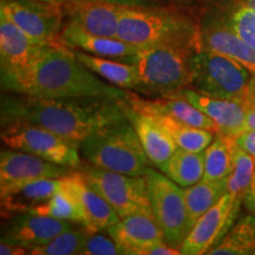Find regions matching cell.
<instances>
[{"label":"cell","mask_w":255,"mask_h":255,"mask_svg":"<svg viewBox=\"0 0 255 255\" xmlns=\"http://www.w3.org/2000/svg\"><path fill=\"white\" fill-rule=\"evenodd\" d=\"M124 102L115 98H39L11 94L1 97V126L13 122L37 124L81 144L102 127L123 117Z\"/></svg>","instance_id":"6da1fadb"},{"label":"cell","mask_w":255,"mask_h":255,"mask_svg":"<svg viewBox=\"0 0 255 255\" xmlns=\"http://www.w3.org/2000/svg\"><path fill=\"white\" fill-rule=\"evenodd\" d=\"M128 92L100 76L60 45L44 46L34 60L20 95L39 98L102 97L127 101Z\"/></svg>","instance_id":"7a4b0ae2"},{"label":"cell","mask_w":255,"mask_h":255,"mask_svg":"<svg viewBox=\"0 0 255 255\" xmlns=\"http://www.w3.org/2000/svg\"><path fill=\"white\" fill-rule=\"evenodd\" d=\"M119 38L139 49L171 47L189 55L201 49L197 15L174 6H124Z\"/></svg>","instance_id":"3957f363"},{"label":"cell","mask_w":255,"mask_h":255,"mask_svg":"<svg viewBox=\"0 0 255 255\" xmlns=\"http://www.w3.org/2000/svg\"><path fill=\"white\" fill-rule=\"evenodd\" d=\"M79 152L94 167L129 176H144L151 165L127 115L88 136L79 144Z\"/></svg>","instance_id":"277c9868"},{"label":"cell","mask_w":255,"mask_h":255,"mask_svg":"<svg viewBox=\"0 0 255 255\" xmlns=\"http://www.w3.org/2000/svg\"><path fill=\"white\" fill-rule=\"evenodd\" d=\"M190 89L210 97L244 102L252 73L227 56L201 47L189 56Z\"/></svg>","instance_id":"5b68a950"},{"label":"cell","mask_w":255,"mask_h":255,"mask_svg":"<svg viewBox=\"0 0 255 255\" xmlns=\"http://www.w3.org/2000/svg\"><path fill=\"white\" fill-rule=\"evenodd\" d=\"M189 53L171 47H143L132 64L138 72L136 91L159 98L190 89Z\"/></svg>","instance_id":"8992f818"},{"label":"cell","mask_w":255,"mask_h":255,"mask_svg":"<svg viewBox=\"0 0 255 255\" xmlns=\"http://www.w3.org/2000/svg\"><path fill=\"white\" fill-rule=\"evenodd\" d=\"M145 177L152 215L163 232L165 242L180 251L191 229L183 188L151 167L146 169Z\"/></svg>","instance_id":"52a82bcc"},{"label":"cell","mask_w":255,"mask_h":255,"mask_svg":"<svg viewBox=\"0 0 255 255\" xmlns=\"http://www.w3.org/2000/svg\"><path fill=\"white\" fill-rule=\"evenodd\" d=\"M78 169L89 186L113 207L121 219L136 213L152 214L145 175L129 176L89 163L83 167L81 164Z\"/></svg>","instance_id":"ba28073f"},{"label":"cell","mask_w":255,"mask_h":255,"mask_svg":"<svg viewBox=\"0 0 255 255\" xmlns=\"http://www.w3.org/2000/svg\"><path fill=\"white\" fill-rule=\"evenodd\" d=\"M1 141L9 149L36 155L52 163L78 169L79 144L37 124L13 122L1 126Z\"/></svg>","instance_id":"9c48e42d"},{"label":"cell","mask_w":255,"mask_h":255,"mask_svg":"<svg viewBox=\"0 0 255 255\" xmlns=\"http://www.w3.org/2000/svg\"><path fill=\"white\" fill-rule=\"evenodd\" d=\"M44 46L38 45L25 32L0 13V66L1 89L20 94L34 60Z\"/></svg>","instance_id":"30bf717a"},{"label":"cell","mask_w":255,"mask_h":255,"mask_svg":"<svg viewBox=\"0 0 255 255\" xmlns=\"http://www.w3.org/2000/svg\"><path fill=\"white\" fill-rule=\"evenodd\" d=\"M0 13L40 46L60 45L64 25L62 6L40 0H1Z\"/></svg>","instance_id":"8fae6325"},{"label":"cell","mask_w":255,"mask_h":255,"mask_svg":"<svg viewBox=\"0 0 255 255\" xmlns=\"http://www.w3.org/2000/svg\"><path fill=\"white\" fill-rule=\"evenodd\" d=\"M242 199L225 194L194 223L180 252L182 255H202L214 248L233 227L240 214Z\"/></svg>","instance_id":"7c38bea8"},{"label":"cell","mask_w":255,"mask_h":255,"mask_svg":"<svg viewBox=\"0 0 255 255\" xmlns=\"http://www.w3.org/2000/svg\"><path fill=\"white\" fill-rule=\"evenodd\" d=\"M75 169L59 165L25 151L5 149L0 154V197L41 178H62Z\"/></svg>","instance_id":"4fadbf2b"},{"label":"cell","mask_w":255,"mask_h":255,"mask_svg":"<svg viewBox=\"0 0 255 255\" xmlns=\"http://www.w3.org/2000/svg\"><path fill=\"white\" fill-rule=\"evenodd\" d=\"M124 6L96 0H65L62 4L64 18L90 33L119 37V24Z\"/></svg>","instance_id":"5bb4252c"},{"label":"cell","mask_w":255,"mask_h":255,"mask_svg":"<svg viewBox=\"0 0 255 255\" xmlns=\"http://www.w3.org/2000/svg\"><path fill=\"white\" fill-rule=\"evenodd\" d=\"M72 223L46 215L20 213L12 216L1 239L23 246L30 253L33 248L43 246L60 233L73 228Z\"/></svg>","instance_id":"9a60e30c"},{"label":"cell","mask_w":255,"mask_h":255,"mask_svg":"<svg viewBox=\"0 0 255 255\" xmlns=\"http://www.w3.org/2000/svg\"><path fill=\"white\" fill-rule=\"evenodd\" d=\"M62 184L77 201L83 215V226L91 233L108 231L120 221V216L109 203L89 186L81 171L62 177Z\"/></svg>","instance_id":"2e32d148"},{"label":"cell","mask_w":255,"mask_h":255,"mask_svg":"<svg viewBox=\"0 0 255 255\" xmlns=\"http://www.w3.org/2000/svg\"><path fill=\"white\" fill-rule=\"evenodd\" d=\"M59 41L62 45L71 50L131 64L139 51V47L127 43L119 37H104L90 33L70 21H66L64 25L60 32Z\"/></svg>","instance_id":"e0dca14e"},{"label":"cell","mask_w":255,"mask_h":255,"mask_svg":"<svg viewBox=\"0 0 255 255\" xmlns=\"http://www.w3.org/2000/svg\"><path fill=\"white\" fill-rule=\"evenodd\" d=\"M107 232L123 248L126 255H144L149 247L165 242L154 215L144 213L124 216Z\"/></svg>","instance_id":"ac0fdd59"},{"label":"cell","mask_w":255,"mask_h":255,"mask_svg":"<svg viewBox=\"0 0 255 255\" xmlns=\"http://www.w3.org/2000/svg\"><path fill=\"white\" fill-rule=\"evenodd\" d=\"M201 47L227 56L255 75V49L235 32L207 15L197 13Z\"/></svg>","instance_id":"d6986e66"},{"label":"cell","mask_w":255,"mask_h":255,"mask_svg":"<svg viewBox=\"0 0 255 255\" xmlns=\"http://www.w3.org/2000/svg\"><path fill=\"white\" fill-rule=\"evenodd\" d=\"M173 96L184 98L199 108L216 124L218 133L235 136L244 130L247 113V105L244 102L210 97L193 89H186Z\"/></svg>","instance_id":"ffe728a7"},{"label":"cell","mask_w":255,"mask_h":255,"mask_svg":"<svg viewBox=\"0 0 255 255\" xmlns=\"http://www.w3.org/2000/svg\"><path fill=\"white\" fill-rule=\"evenodd\" d=\"M127 104L136 111L149 115H164L171 119L186 123L188 126L200 128V129L212 130L218 133V127L212 120L203 114L199 108L191 104L190 102L176 96L170 97H159L149 101L138 97L135 94L128 92Z\"/></svg>","instance_id":"44dd1931"},{"label":"cell","mask_w":255,"mask_h":255,"mask_svg":"<svg viewBox=\"0 0 255 255\" xmlns=\"http://www.w3.org/2000/svg\"><path fill=\"white\" fill-rule=\"evenodd\" d=\"M124 113L131 121L151 165L159 168L177 150L176 143L151 115L131 109L124 102Z\"/></svg>","instance_id":"7402d4cb"},{"label":"cell","mask_w":255,"mask_h":255,"mask_svg":"<svg viewBox=\"0 0 255 255\" xmlns=\"http://www.w3.org/2000/svg\"><path fill=\"white\" fill-rule=\"evenodd\" d=\"M199 14L231 28L255 49V9L238 0H202Z\"/></svg>","instance_id":"603a6c76"},{"label":"cell","mask_w":255,"mask_h":255,"mask_svg":"<svg viewBox=\"0 0 255 255\" xmlns=\"http://www.w3.org/2000/svg\"><path fill=\"white\" fill-rule=\"evenodd\" d=\"M62 188V178H41L17 188L1 197L2 216L32 213L45 205Z\"/></svg>","instance_id":"cb8c5ba5"},{"label":"cell","mask_w":255,"mask_h":255,"mask_svg":"<svg viewBox=\"0 0 255 255\" xmlns=\"http://www.w3.org/2000/svg\"><path fill=\"white\" fill-rule=\"evenodd\" d=\"M73 52L88 69H90L92 72L100 76L104 81L109 82L121 89H124V90L136 91L138 88V72H137L136 66L133 64L117 59L92 56L77 50H73Z\"/></svg>","instance_id":"d4e9b609"},{"label":"cell","mask_w":255,"mask_h":255,"mask_svg":"<svg viewBox=\"0 0 255 255\" xmlns=\"http://www.w3.org/2000/svg\"><path fill=\"white\" fill-rule=\"evenodd\" d=\"M164 175L182 188L200 182L205 175V154L177 148L173 156L158 168Z\"/></svg>","instance_id":"484cf974"},{"label":"cell","mask_w":255,"mask_h":255,"mask_svg":"<svg viewBox=\"0 0 255 255\" xmlns=\"http://www.w3.org/2000/svg\"><path fill=\"white\" fill-rule=\"evenodd\" d=\"M149 115V114H148ZM161 127L167 131L176 143L177 148L191 152L205 151L210 143L214 141L216 132L212 130L200 129L188 126L186 123L171 119L164 115H151Z\"/></svg>","instance_id":"4316f807"},{"label":"cell","mask_w":255,"mask_h":255,"mask_svg":"<svg viewBox=\"0 0 255 255\" xmlns=\"http://www.w3.org/2000/svg\"><path fill=\"white\" fill-rule=\"evenodd\" d=\"M184 199L189 216L190 226L212 208L225 194L228 193L227 178L220 181H208L202 178L194 186L183 188Z\"/></svg>","instance_id":"83f0119b"},{"label":"cell","mask_w":255,"mask_h":255,"mask_svg":"<svg viewBox=\"0 0 255 255\" xmlns=\"http://www.w3.org/2000/svg\"><path fill=\"white\" fill-rule=\"evenodd\" d=\"M209 255H255V218L240 216Z\"/></svg>","instance_id":"f1b7e54d"},{"label":"cell","mask_w":255,"mask_h":255,"mask_svg":"<svg viewBox=\"0 0 255 255\" xmlns=\"http://www.w3.org/2000/svg\"><path fill=\"white\" fill-rule=\"evenodd\" d=\"M234 137L216 133L214 141L207 146L205 154V175L208 181L227 178L233 170Z\"/></svg>","instance_id":"f546056e"},{"label":"cell","mask_w":255,"mask_h":255,"mask_svg":"<svg viewBox=\"0 0 255 255\" xmlns=\"http://www.w3.org/2000/svg\"><path fill=\"white\" fill-rule=\"evenodd\" d=\"M235 142V141H234ZM255 175V158L246 150L234 144L233 170L227 177L228 193L242 199Z\"/></svg>","instance_id":"4dcf8cb0"},{"label":"cell","mask_w":255,"mask_h":255,"mask_svg":"<svg viewBox=\"0 0 255 255\" xmlns=\"http://www.w3.org/2000/svg\"><path fill=\"white\" fill-rule=\"evenodd\" d=\"M90 231L82 226V228L75 227L57 235L52 240L30 251L31 255H75L81 254L85 240L90 234Z\"/></svg>","instance_id":"1f68e13d"},{"label":"cell","mask_w":255,"mask_h":255,"mask_svg":"<svg viewBox=\"0 0 255 255\" xmlns=\"http://www.w3.org/2000/svg\"><path fill=\"white\" fill-rule=\"evenodd\" d=\"M32 214L51 216V218L78 223L83 226V215L77 201L63 187V184L59 191H57L45 205L34 209Z\"/></svg>","instance_id":"d6a6232c"},{"label":"cell","mask_w":255,"mask_h":255,"mask_svg":"<svg viewBox=\"0 0 255 255\" xmlns=\"http://www.w3.org/2000/svg\"><path fill=\"white\" fill-rule=\"evenodd\" d=\"M97 233L89 234L79 255H126L123 248L113 238Z\"/></svg>","instance_id":"836d02e7"},{"label":"cell","mask_w":255,"mask_h":255,"mask_svg":"<svg viewBox=\"0 0 255 255\" xmlns=\"http://www.w3.org/2000/svg\"><path fill=\"white\" fill-rule=\"evenodd\" d=\"M237 145L246 150L255 158V130H246L233 136Z\"/></svg>","instance_id":"e575fe53"},{"label":"cell","mask_w":255,"mask_h":255,"mask_svg":"<svg viewBox=\"0 0 255 255\" xmlns=\"http://www.w3.org/2000/svg\"><path fill=\"white\" fill-rule=\"evenodd\" d=\"M0 254L1 255H24L28 254V251L23 246H19L13 242L1 239L0 242Z\"/></svg>","instance_id":"d590c367"},{"label":"cell","mask_w":255,"mask_h":255,"mask_svg":"<svg viewBox=\"0 0 255 255\" xmlns=\"http://www.w3.org/2000/svg\"><path fill=\"white\" fill-rule=\"evenodd\" d=\"M242 205L246 207V209L255 218V175L253 181L245 191L244 197H242Z\"/></svg>","instance_id":"8d00e7d4"},{"label":"cell","mask_w":255,"mask_h":255,"mask_svg":"<svg viewBox=\"0 0 255 255\" xmlns=\"http://www.w3.org/2000/svg\"><path fill=\"white\" fill-rule=\"evenodd\" d=\"M96 1H104V2H110V4H115V5L136 7V6H155V5H158L161 0H96Z\"/></svg>","instance_id":"74e56055"},{"label":"cell","mask_w":255,"mask_h":255,"mask_svg":"<svg viewBox=\"0 0 255 255\" xmlns=\"http://www.w3.org/2000/svg\"><path fill=\"white\" fill-rule=\"evenodd\" d=\"M245 104H246L247 107L255 108V75L254 73L252 75L250 85H248L247 95H246V98H245Z\"/></svg>","instance_id":"f35d334b"},{"label":"cell","mask_w":255,"mask_h":255,"mask_svg":"<svg viewBox=\"0 0 255 255\" xmlns=\"http://www.w3.org/2000/svg\"><path fill=\"white\" fill-rule=\"evenodd\" d=\"M246 130H255V108L247 107L246 119H245V126L242 131Z\"/></svg>","instance_id":"ab89813d"},{"label":"cell","mask_w":255,"mask_h":255,"mask_svg":"<svg viewBox=\"0 0 255 255\" xmlns=\"http://www.w3.org/2000/svg\"><path fill=\"white\" fill-rule=\"evenodd\" d=\"M238 1H240L242 4L250 6V7L255 9V0H238Z\"/></svg>","instance_id":"60d3db41"},{"label":"cell","mask_w":255,"mask_h":255,"mask_svg":"<svg viewBox=\"0 0 255 255\" xmlns=\"http://www.w3.org/2000/svg\"><path fill=\"white\" fill-rule=\"evenodd\" d=\"M40 1H44V2H49V4H53V5H59L62 6V4L65 0H40Z\"/></svg>","instance_id":"b9f144b4"}]
</instances>
